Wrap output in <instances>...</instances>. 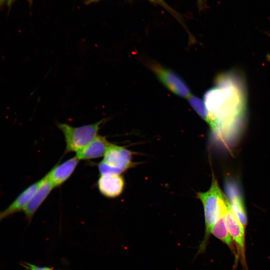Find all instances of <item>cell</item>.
Masks as SVG:
<instances>
[{
    "mask_svg": "<svg viewBox=\"0 0 270 270\" xmlns=\"http://www.w3.org/2000/svg\"><path fill=\"white\" fill-rule=\"evenodd\" d=\"M40 183V180L29 186L6 209L0 211V222L18 212L23 211Z\"/></svg>",
    "mask_w": 270,
    "mask_h": 270,
    "instance_id": "10",
    "label": "cell"
},
{
    "mask_svg": "<svg viewBox=\"0 0 270 270\" xmlns=\"http://www.w3.org/2000/svg\"><path fill=\"white\" fill-rule=\"evenodd\" d=\"M20 265L25 270H54L53 268L48 266H40L26 262H21Z\"/></svg>",
    "mask_w": 270,
    "mask_h": 270,
    "instance_id": "16",
    "label": "cell"
},
{
    "mask_svg": "<svg viewBox=\"0 0 270 270\" xmlns=\"http://www.w3.org/2000/svg\"><path fill=\"white\" fill-rule=\"evenodd\" d=\"M148 66L160 82L170 90L182 98L190 96L188 86L178 74L156 62H149Z\"/></svg>",
    "mask_w": 270,
    "mask_h": 270,
    "instance_id": "5",
    "label": "cell"
},
{
    "mask_svg": "<svg viewBox=\"0 0 270 270\" xmlns=\"http://www.w3.org/2000/svg\"><path fill=\"white\" fill-rule=\"evenodd\" d=\"M52 184L46 175L40 179V183L25 206L23 212L26 219L30 222L36 210L45 200L53 188Z\"/></svg>",
    "mask_w": 270,
    "mask_h": 270,
    "instance_id": "7",
    "label": "cell"
},
{
    "mask_svg": "<svg viewBox=\"0 0 270 270\" xmlns=\"http://www.w3.org/2000/svg\"><path fill=\"white\" fill-rule=\"evenodd\" d=\"M266 59H267L270 62V54H267Z\"/></svg>",
    "mask_w": 270,
    "mask_h": 270,
    "instance_id": "19",
    "label": "cell"
},
{
    "mask_svg": "<svg viewBox=\"0 0 270 270\" xmlns=\"http://www.w3.org/2000/svg\"><path fill=\"white\" fill-rule=\"evenodd\" d=\"M202 201L204 213L206 232L198 249L199 252L205 250L212 230L224 210L226 198L221 191L217 180L213 178L210 190L198 194Z\"/></svg>",
    "mask_w": 270,
    "mask_h": 270,
    "instance_id": "2",
    "label": "cell"
},
{
    "mask_svg": "<svg viewBox=\"0 0 270 270\" xmlns=\"http://www.w3.org/2000/svg\"><path fill=\"white\" fill-rule=\"evenodd\" d=\"M151 2L158 4L170 13L173 16L180 20L179 15L164 0H150Z\"/></svg>",
    "mask_w": 270,
    "mask_h": 270,
    "instance_id": "15",
    "label": "cell"
},
{
    "mask_svg": "<svg viewBox=\"0 0 270 270\" xmlns=\"http://www.w3.org/2000/svg\"><path fill=\"white\" fill-rule=\"evenodd\" d=\"M230 202L234 214L245 228L247 224L248 220L242 198L238 196H234L232 198L231 202Z\"/></svg>",
    "mask_w": 270,
    "mask_h": 270,
    "instance_id": "13",
    "label": "cell"
},
{
    "mask_svg": "<svg viewBox=\"0 0 270 270\" xmlns=\"http://www.w3.org/2000/svg\"><path fill=\"white\" fill-rule=\"evenodd\" d=\"M132 156L126 148L112 144L98 165L100 175L120 174L130 167Z\"/></svg>",
    "mask_w": 270,
    "mask_h": 270,
    "instance_id": "4",
    "label": "cell"
},
{
    "mask_svg": "<svg viewBox=\"0 0 270 270\" xmlns=\"http://www.w3.org/2000/svg\"><path fill=\"white\" fill-rule=\"evenodd\" d=\"M234 74L230 72L218 74L214 86L204 94L206 120L218 136L228 132L234 122L246 111L245 94Z\"/></svg>",
    "mask_w": 270,
    "mask_h": 270,
    "instance_id": "1",
    "label": "cell"
},
{
    "mask_svg": "<svg viewBox=\"0 0 270 270\" xmlns=\"http://www.w3.org/2000/svg\"><path fill=\"white\" fill-rule=\"evenodd\" d=\"M80 160L76 156L54 166L46 176L54 188L66 182L72 175Z\"/></svg>",
    "mask_w": 270,
    "mask_h": 270,
    "instance_id": "8",
    "label": "cell"
},
{
    "mask_svg": "<svg viewBox=\"0 0 270 270\" xmlns=\"http://www.w3.org/2000/svg\"><path fill=\"white\" fill-rule=\"evenodd\" d=\"M188 102L197 114L206 120L207 111L204 102L199 98L194 96H190Z\"/></svg>",
    "mask_w": 270,
    "mask_h": 270,
    "instance_id": "14",
    "label": "cell"
},
{
    "mask_svg": "<svg viewBox=\"0 0 270 270\" xmlns=\"http://www.w3.org/2000/svg\"><path fill=\"white\" fill-rule=\"evenodd\" d=\"M106 119L89 124L74 127L66 123H58V127L62 132L65 142V154L76 153L92 142L98 134L101 125Z\"/></svg>",
    "mask_w": 270,
    "mask_h": 270,
    "instance_id": "3",
    "label": "cell"
},
{
    "mask_svg": "<svg viewBox=\"0 0 270 270\" xmlns=\"http://www.w3.org/2000/svg\"><path fill=\"white\" fill-rule=\"evenodd\" d=\"M97 186L100 193L107 198H115L122 192L124 181L120 174H102L100 176Z\"/></svg>",
    "mask_w": 270,
    "mask_h": 270,
    "instance_id": "9",
    "label": "cell"
},
{
    "mask_svg": "<svg viewBox=\"0 0 270 270\" xmlns=\"http://www.w3.org/2000/svg\"><path fill=\"white\" fill-rule=\"evenodd\" d=\"M148 0V1H150V2H151L150 0Z\"/></svg>",
    "mask_w": 270,
    "mask_h": 270,
    "instance_id": "20",
    "label": "cell"
},
{
    "mask_svg": "<svg viewBox=\"0 0 270 270\" xmlns=\"http://www.w3.org/2000/svg\"><path fill=\"white\" fill-rule=\"evenodd\" d=\"M14 1V0H0V8L4 5L10 6Z\"/></svg>",
    "mask_w": 270,
    "mask_h": 270,
    "instance_id": "17",
    "label": "cell"
},
{
    "mask_svg": "<svg viewBox=\"0 0 270 270\" xmlns=\"http://www.w3.org/2000/svg\"><path fill=\"white\" fill-rule=\"evenodd\" d=\"M111 144L106 136L98 135L86 146L76 153V156L79 160H90L104 156Z\"/></svg>",
    "mask_w": 270,
    "mask_h": 270,
    "instance_id": "11",
    "label": "cell"
},
{
    "mask_svg": "<svg viewBox=\"0 0 270 270\" xmlns=\"http://www.w3.org/2000/svg\"><path fill=\"white\" fill-rule=\"evenodd\" d=\"M224 216L228 231L236 247L238 257L240 256L242 262L245 263V228L234 214L228 199L224 208Z\"/></svg>",
    "mask_w": 270,
    "mask_h": 270,
    "instance_id": "6",
    "label": "cell"
},
{
    "mask_svg": "<svg viewBox=\"0 0 270 270\" xmlns=\"http://www.w3.org/2000/svg\"><path fill=\"white\" fill-rule=\"evenodd\" d=\"M211 234L226 244L234 254H236V249L233 242L234 241L228 231L226 225L224 216V210L214 226Z\"/></svg>",
    "mask_w": 270,
    "mask_h": 270,
    "instance_id": "12",
    "label": "cell"
},
{
    "mask_svg": "<svg viewBox=\"0 0 270 270\" xmlns=\"http://www.w3.org/2000/svg\"><path fill=\"white\" fill-rule=\"evenodd\" d=\"M197 2L200 9H202L206 6V0H197Z\"/></svg>",
    "mask_w": 270,
    "mask_h": 270,
    "instance_id": "18",
    "label": "cell"
}]
</instances>
